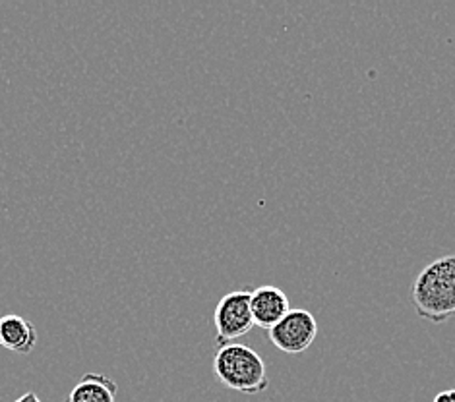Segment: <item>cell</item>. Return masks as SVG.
Here are the masks:
<instances>
[{"label":"cell","mask_w":455,"mask_h":402,"mask_svg":"<svg viewBox=\"0 0 455 402\" xmlns=\"http://www.w3.org/2000/svg\"><path fill=\"white\" fill-rule=\"evenodd\" d=\"M411 302L419 318L446 323L455 315V256H443L420 271Z\"/></svg>","instance_id":"cell-1"},{"label":"cell","mask_w":455,"mask_h":402,"mask_svg":"<svg viewBox=\"0 0 455 402\" xmlns=\"http://www.w3.org/2000/svg\"><path fill=\"white\" fill-rule=\"evenodd\" d=\"M213 375L223 387L244 395H259L269 387L264 358L241 343L220 346L213 356Z\"/></svg>","instance_id":"cell-2"},{"label":"cell","mask_w":455,"mask_h":402,"mask_svg":"<svg viewBox=\"0 0 455 402\" xmlns=\"http://www.w3.org/2000/svg\"><path fill=\"white\" fill-rule=\"evenodd\" d=\"M252 290H233L218 302L213 311L218 344H231L254 329V318L251 310Z\"/></svg>","instance_id":"cell-3"},{"label":"cell","mask_w":455,"mask_h":402,"mask_svg":"<svg viewBox=\"0 0 455 402\" xmlns=\"http://www.w3.org/2000/svg\"><path fill=\"white\" fill-rule=\"evenodd\" d=\"M269 341L281 352L299 356L307 352L312 343L316 341L318 323L308 310H291L275 327L267 331Z\"/></svg>","instance_id":"cell-4"},{"label":"cell","mask_w":455,"mask_h":402,"mask_svg":"<svg viewBox=\"0 0 455 402\" xmlns=\"http://www.w3.org/2000/svg\"><path fill=\"white\" fill-rule=\"evenodd\" d=\"M251 310L254 325L269 331L291 311V303L283 290L272 285H264L252 290Z\"/></svg>","instance_id":"cell-5"},{"label":"cell","mask_w":455,"mask_h":402,"mask_svg":"<svg viewBox=\"0 0 455 402\" xmlns=\"http://www.w3.org/2000/svg\"><path fill=\"white\" fill-rule=\"evenodd\" d=\"M37 344L36 325L16 313L0 318V346L14 354H31Z\"/></svg>","instance_id":"cell-6"},{"label":"cell","mask_w":455,"mask_h":402,"mask_svg":"<svg viewBox=\"0 0 455 402\" xmlns=\"http://www.w3.org/2000/svg\"><path fill=\"white\" fill-rule=\"evenodd\" d=\"M116 383L103 374H85L70 390L68 402H116Z\"/></svg>","instance_id":"cell-7"},{"label":"cell","mask_w":455,"mask_h":402,"mask_svg":"<svg viewBox=\"0 0 455 402\" xmlns=\"http://www.w3.org/2000/svg\"><path fill=\"white\" fill-rule=\"evenodd\" d=\"M435 402H455V389L442 390V393L435 397Z\"/></svg>","instance_id":"cell-8"},{"label":"cell","mask_w":455,"mask_h":402,"mask_svg":"<svg viewBox=\"0 0 455 402\" xmlns=\"http://www.w3.org/2000/svg\"><path fill=\"white\" fill-rule=\"evenodd\" d=\"M14 402H41V398L34 393V390H29V393H24L21 397H18Z\"/></svg>","instance_id":"cell-9"}]
</instances>
